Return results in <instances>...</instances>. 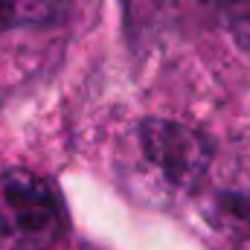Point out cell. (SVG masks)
I'll use <instances>...</instances> for the list:
<instances>
[{
    "mask_svg": "<svg viewBox=\"0 0 250 250\" xmlns=\"http://www.w3.org/2000/svg\"><path fill=\"white\" fill-rule=\"evenodd\" d=\"M67 209L53 187L38 172H0V250H50L64 236Z\"/></svg>",
    "mask_w": 250,
    "mask_h": 250,
    "instance_id": "1",
    "label": "cell"
},
{
    "mask_svg": "<svg viewBox=\"0 0 250 250\" xmlns=\"http://www.w3.org/2000/svg\"><path fill=\"white\" fill-rule=\"evenodd\" d=\"M137 154L169 192H198L212 166L209 143L187 125L146 120L137 131Z\"/></svg>",
    "mask_w": 250,
    "mask_h": 250,
    "instance_id": "2",
    "label": "cell"
},
{
    "mask_svg": "<svg viewBox=\"0 0 250 250\" xmlns=\"http://www.w3.org/2000/svg\"><path fill=\"white\" fill-rule=\"evenodd\" d=\"M201 215L221 233L250 239V134L224 146L198 187Z\"/></svg>",
    "mask_w": 250,
    "mask_h": 250,
    "instance_id": "3",
    "label": "cell"
},
{
    "mask_svg": "<svg viewBox=\"0 0 250 250\" xmlns=\"http://www.w3.org/2000/svg\"><path fill=\"white\" fill-rule=\"evenodd\" d=\"M59 15L62 0H0V32L53 23Z\"/></svg>",
    "mask_w": 250,
    "mask_h": 250,
    "instance_id": "4",
    "label": "cell"
},
{
    "mask_svg": "<svg viewBox=\"0 0 250 250\" xmlns=\"http://www.w3.org/2000/svg\"><path fill=\"white\" fill-rule=\"evenodd\" d=\"M221 15L236 44L250 53V0H221Z\"/></svg>",
    "mask_w": 250,
    "mask_h": 250,
    "instance_id": "5",
    "label": "cell"
}]
</instances>
